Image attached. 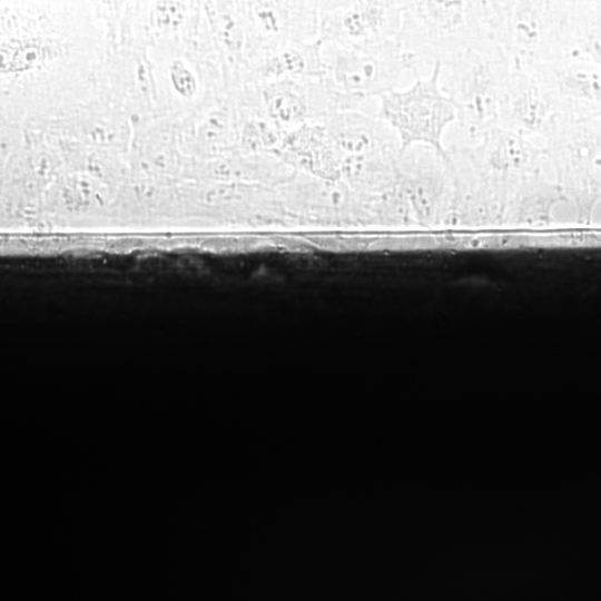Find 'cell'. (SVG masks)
<instances>
[{"label": "cell", "mask_w": 601, "mask_h": 601, "mask_svg": "<svg viewBox=\"0 0 601 601\" xmlns=\"http://www.w3.org/2000/svg\"><path fill=\"white\" fill-rule=\"evenodd\" d=\"M569 1H479L484 29L513 63L565 57Z\"/></svg>", "instance_id": "obj_1"}, {"label": "cell", "mask_w": 601, "mask_h": 601, "mask_svg": "<svg viewBox=\"0 0 601 601\" xmlns=\"http://www.w3.org/2000/svg\"><path fill=\"white\" fill-rule=\"evenodd\" d=\"M443 92L452 101L460 127L474 139L499 126L501 102L513 61L487 38L442 67Z\"/></svg>", "instance_id": "obj_2"}, {"label": "cell", "mask_w": 601, "mask_h": 601, "mask_svg": "<svg viewBox=\"0 0 601 601\" xmlns=\"http://www.w3.org/2000/svg\"><path fill=\"white\" fill-rule=\"evenodd\" d=\"M487 38L479 1H404L397 41L417 68L443 67Z\"/></svg>", "instance_id": "obj_3"}, {"label": "cell", "mask_w": 601, "mask_h": 601, "mask_svg": "<svg viewBox=\"0 0 601 601\" xmlns=\"http://www.w3.org/2000/svg\"><path fill=\"white\" fill-rule=\"evenodd\" d=\"M543 148L556 183L574 201L580 221H590L601 199V114L562 117Z\"/></svg>", "instance_id": "obj_4"}, {"label": "cell", "mask_w": 601, "mask_h": 601, "mask_svg": "<svg viewBox=\"0 0 601 601\" xmlns=\"http://www.w3.org/2000/svg\"><path fill=\"white\" fill-rule=\"evenodd\" d=\"M441 73L442 65L435 63L427 78H421L415 72L414 82L410 87L380 97L376 116L394 130L401 151L414 146H426L449 160L443 134L456 120V111L441 88Z\"/></svg>", "instance_id": "obj_5"}, {"label": "cell", "mask_w": 601, "mask_h": 601, "mask_svg": "<svg viewBox=\"0 0 601 601\" xmlns=\"http://www.w3.org/2000/svg\"><path fill=\"white\" fill-rule=\"evenodd\" d=\"M447 154L451 166L508 199L523 180L541 173L545 159L543 146L501 126Z\"/></svg>", "instance_id": "obj_6"}, {"label": "cell", "mask_w": 601, "mask_h": 601, "mask_svg": "<svg viewBox=\"0 0 601 601\" xmlns=\"http://www.w3.org/2000/svg\"><path fill=\"white\" fill-rule=\"evenodd\" d=\"M324 80L332 88L364 100L397 89L406 73L418 72L398 41L372 48L323 43Z\"/></svg>", "instance_id": "obj_7"}, {"label": "cell", "mask_w": 601, "mask_h": 601, "mask_svg": "<svg viewBox=\"0 0 601 601\" xmlns=\"http://www.w3.org/2000/svg\"><path fill=\"white\" fill-rule=\"evenodd\" d=\"M323 43L372 48L397 41L404 1H316Z\"/></svg>", "instance_id": "obj_8"}, {"label": "cell", "mask_w": 601, "mask_h": 601, "mask_svg": "<svg viewBox=\"0 0 601 601\" xmlns=\"http://www.w3.org/2000/svg\"><path fill=\"white\" fill-rule=\"evenodd\" d=\"M262 101L285 134L307 124H322L335 114L355 110L363 98L343 93L322 79H287L259 85Z\"/></svg>", "instance_id": "obj_9"}, {"label": "cell", "mask_w": 601, "mask_h": 601, "mask_svg": "<svg viewBox=\"0 0 601 601\" xmlns=\"http://www.w3.org/2000/svg\"><path fill=\"white\" fill-rule=\"evenodd\" d=\"M290 220L324 225H367L365 196L355 193L342 179H319L295 173L276 188Z\"/></svg>", "instance_id": "obj_10"}, {"label": "cell", "mask_w": 601, "mask_h": 601, "mask_svg": "<svg viewBox=\"0 0 601 601\" xmlns=\"http://www.w3.org/2000/svg\"><path fill=\"white\" fill-rule=\"evenodd\" d=\"M397 184L418 223L430 225L447 218L454 191L453 177L447 160L435 150L414 146L401 151Z\"/></svg>", "instance_id": "obj_11"}, {"label": "cell", "mask_w": 601, "mask_h": 601, "mask_svg": "<svg viewBox=\"0 0 601 601\" xmlns=\"http://www.w3.org/2000/svg\"><path fill=\"white\" fill-rule=\"evenodd\" d=\"M562 118L549 89L528 65L513 63L499 126L525 138L545 139Z\"/></svg>", "instance_id": "obj_12"}, {"label": "cell", "mask_w": 601, "mask_h": 601, "mask_svg": "<svg viewBox=\"0 0 601 601\" xmlns=\"http://www.w3.org/2000/svg\"><path fill=\"white\" fill-rule=\"evenodd\" d=\"M533 68L562 117L601 114V67L588 60L564 57Z\"/></svg>", "instance_id": "obj_13"}, {"label": "cell", "mask_w": 601, "mask_h": 601, "mask_svg": "<svg viewBox=\"0 0 601 601\" xmlns=\"http://www.w3.org/2000/svg\"><path fill=\"white\" fill-rule=\"evenodd\" d=\"M253 32L260 52L318 39L316 1H262L250 10Z\"/></svg>", "instance_id": "obj_14"}, {"label": "cell", "mask_w": 601, "mask_h": 601, "mask_svg": "<svg viewBox=\"0 0 601 601\" xmlns=\"http://www.w3.org/2000/svg\"><path fill=\"white\" fill-rule=\"evenodd\" d=\"M272 154L297 173L331 181L342 179L344 157L323 124H307L286 132Z\"/></svg>", "instance_id": "obj_15"}, {"label": "cell", "mask_w": 601, "mask_h": 601, "mask_svg": "<svg viewBox=\"0 0 601 601\" xmlns=\"http://www.w3.org/2000/svg\"><path fill=\"white\" fill-rule=\"evenodd\" d=\"M322 124L344 158L401 149L394 130L377 116L345 110Z\"/></svg>", "instance_id": "obj_16"}, {"label": "cell", "mask_w": 601, "mask_h": 601, "mask_svg": "<svg viewBox=\"0 0 601 601\" xmlns=\"http://www.w3.org/2000/svg\"><path fill=\"white\" fill-rule=\"evenodd\" d=\"M323 42L319 39L262 51L254 60L253 80L259 86L287 79H322Z\"/></svg>", "instance_id": "obj_17"}, {"label": "cell", "mask_w": 601, "mask_h": 601, "mask_svg": "<svg viewBox=\"0 0 601 601\" xmlns=\"http://www.w3.org/2000/svg\"><path fill=\"white\" fill-rule=\"evenodd\" d=\"M400 152L401 149L345 157L342 180L361 195H376L397 187Z\"/></svg>", "instance_id": "obj_18"}, {"label": "cell", "mask_w": 601, "mask_h": 601, "mask_svg": "<svg viewBox=\"0 0 601 601\" xmlns=\"http://www.w3.org/2000/svg\"><path fill=\"white\" fill-rule=\"evenodd\" d=\"M565 57L601 67V1H569Z\"/></svg>", "instance_id": "obj_19"}, {"label": "cell", "mask_w": 601, "mask_h": 601, "mask_svg": "<svg viewBox=\"0 0 601 601\" xmlns=\"http://www.w3.org/2000/svg\"><path fill=\"white\" fill-rule=\"evenodd\" d=\"M564 196L556 181L551 183L538 173L523 180L511 194L504 218L516 223L544 221L551 207Z\"/></svg>", "instance_id": "obj_20"}]
</instances>
